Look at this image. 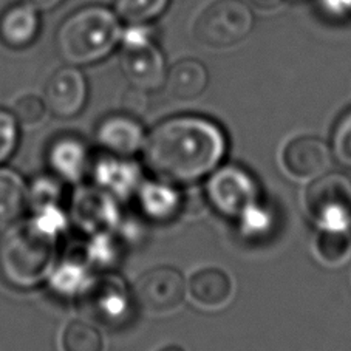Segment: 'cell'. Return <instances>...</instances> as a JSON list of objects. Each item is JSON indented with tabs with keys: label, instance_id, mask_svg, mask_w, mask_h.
<instances>
[{
	"label": "cell",
	"instance_id": "7",
	"mask_svg": "<svg viewBox=\"0 0 351 351\" xmlns=\"http://www.w3.org/2000/svg\"><path fill=\"white\" fill-rule=\"evenodd\" d=\"M258 186L245 169L225 166L215 171L206 184V199L226 217L240 219L258 202Z\"/></svg>",
	"mask_w": 351,
	"mask_h": 351
},
{
	"label": "cell",
	"instance_id": "25",
	"mask_svg": "<svg viewBox=\"0 0 351 351\" xmlns=\"http://www.w3.org/2000/svg\"><path fill=\"white\" fill-rule=\"evenodd\" d=\"M171 0H114V13L127 25H147L166 13Z\"/></svg>",
	"mask_w": 351,
	"mask_h": 351
},
{
	"label": "cell",
	"instance_id": "9",
	"mask_svg": "<svg viewBox=\"0 0 351 351\" xmlns=\"http://www.w3.org/2000/svg\"><path fill=\"white\" fill-rule=\"evenodd\" d=\"M135 299L152 316H165L180 308L186 295V282L181 272L171 266L149 269L133 287Z\"/></svg>",
	"mask_w": 351,
	"mask_h": 351
},
{
	"label": "cell",
	"instance_id": "8",
	"mask_svg": "<svg viewBox=\"0 0 351 351\" xmlns=\"http://www.w3.org/2000/svg\"><path fill=\"white\" fill-rule=\"evenodd\" d=\"M66 210L71 225L86 235L114 231L121 223L118 199L96 184L77 186L71 193Z\"/></svg>",
	"mask_w": 351,
	"mask_h": 351
},
{
	"label": "cell",
	"instance_id": "21",
	"mask_svg": "<svg viewBox=\"0 0 351 351\" xmlns=\"http://www.w3.org/2000/svg\"><path fill=\"white\" fill-rule=\"evenodd\" d=\"M28 209V183L19 172L0 166V225H10Z\"/></svg>",
	"mask_w": 351,
	"mask_h": 351
},
{
	"label": "cell",
	"instance_id": "10",
	"mask_svg": "<svg viewBox=\"0 0 351 351\" xmlns=\"http://www.w3.org/2000/svg\"><path fill=\"white\" fill-rule=\"evenodd\" d=\"M81 300L93 317L110 326L124 324L132 306V295L125 282L112 271L95 276Z\"/></svg>",
	"mask_w": 351,
	"mask_h": 351
},
{
	"label": "cell",
	"instance_id": "32",
	"mask_svg": "<svg viewBox=\"0 0 351 351\" xmlns=\"http://www.w3.org/2000/svg\"><path fill=\"white\" fill-rule=\"evenodd\" d=\"M316 10L326 22L342 23L351 19V0H316Z\"/></svg>",
	"mask_w": 351,
	"mask_h": 351
},
{
	"label": "cell",
	"instance_id": "26",
	"mask_svg": "<svg viewBox=\"0 0 351 351\" xmlns=\"http://www.w3.org/2000/svg\"><path fill=\"white\" fill-rule=\"evenodd\" d=\"M351 251V231L320 229L316 239L317 256L328 265H339Z\"/></svg>",
	"mask_w": 351,
	"mask_h": 351
},
{
	"label": "cell",
	"instance_id": "29",
	"mask_svg": "<svg viewBox=\"0 0 351 351\" xmlns=\"http://www.w3.org/2000/svg\"><path fill=\"white\" fill-rule=\"evenodd\" d=\"M19 144V121L14 112L0 108V166L7 162Z\"/></svg>",
	"mask_w": 351,
	"mask_h": 351
},
{
	"label": "cell",
	"instance_id": "28",
	"mask_svg": "<svg viewBox=\"0 0 351 351\" xmlns=\"http://www.w3.org/2000/svg\"><path fill=\"white\" fill-rule=\"evenodd\" d=\"M331 156L339 165L351 169V110L342 114L331 135Z\"/></svg>",
	"mask_w": 351,
	"mask_h": 351
},
{
	"label": "cell",
	"instance_id": "19",
	"mask_svg": "<svg viewBox=\"0 0 351 351\" xmlns=\"http://www.w3.org/2000/svg\"><path fill=\"white\" fill-rule=\"evenodd\" d=\"M189 294L192 300L202 308L217 310L229 304L232 299L234 285L231 277L219 268H204L197 271L189 280Z\"/></svg>",
	"mask_w": 351,
	"mask_h": 351
},
{
	"label": "cell",
	"instance_id": "5",
	"mask_svg": "<svg viewBox=\"0 0 351 351\" xmlns=\"http://www.w3.org/2000/svg\"><path fill=\"white\" fill-rule=\"evenodd\" d=\"M254 27V14L243 0H217L206 8L193 25V36L209 48H229L247 38Z\"/></svg>",
	"mask_w": 351,
	"mask_h": 351
},
{
	"label": "cell",
	"instance_id": "3",
	"mask_svg": "<svg viewBox=\"0 0 351 351\" xmlns=\"http://www.w3.org/2000/svg\"><path fill=\"white\" fill-rule=\"evenodd\" d=\"M56 260L58 243L40 237L27 223L11 229L0 243V276L17 289L45 283Z\"/></svg>",
	"mask_w": 351,
	"mask_h": 351
},
{
	"label": "cell",
	"instance_id": "17",
	"mask_svg": "<svg viewBox=\"0 0 351 351\" xmlns=\"http://www.w3.org/2000/svg\"><path fill=\"white\" fill-rule=\"evenodd\" d=\"M40 28L39 10L23 0L0 16V39L11 48H25L38 38Z\"/></svg>",
	"mask_w": 351,
	"mask_h": 351
},
{
	"label": "cell",
	"instance_id": "11",
	"mask_svg": "<svg viewBox=\"0 0 351 351\" xmlns=\"http://www.w3.org/2000/svg\"><path fill=\"white\" fill-rule=\"evenodd\" d=\"M87 99V80L82 71L75 65H66L54 71L45 86V106L54 117H76L84 110Z\"/></svg>",
	"mask_w": 351,
	"mask_h": 351
},
{
	"label": "cell",
	"instance_id": "35",
	"mask_svg": "<svg viewBox=\"0 0 351 351\" xmlns=\"http://www.w3.org/2000/svg\"><path fill=\"white\" fill-rule=\"evenodd\" d=\"M25 2L32 3L33 7H36L39 11H47V10H51L54 7H58V5L62 2V0H25Z\"/></svg>",
	"mask_w": 351,
	"mask_h": 351
},
{
	"label": "cell",
	"instance_id": "22",
	"mask_svg": "<svg viewBox=\"0 0 351 351\" xmlns=\"http://www.w3.org/2000/svg\"><path fill=\"white\" fill-rule=\"evenodd\" d=\"M81 256L93 271H112L121 258V243L117 234L114 231H102L87 235Z\"/></svg>",
	"mask_w": 351,
	"mask_h": 351
},
{
	"label": "cell",
	"instance_id": "24",
	"mask_svg": "<svg viewBox=\"0 0 351 351\" xmlns=\"http://www.w3.org/2000/svg\"><path fill=\"white\" fill-rule=\"evenodd\" d=\"M60 351H106L101 331L84 320H73L60 332Z\"/></svg>",
	"mask_w": 351,
	"mask_h": 351
},
{
	"label": "cell",
	"instance_id": "27",
	"mask_svg": "<svg viewBox=\"0 0 351 351\" xmlns=\"http://www.w3.org/2000/svg\"><path fill=\"white\" fill-rule=\"evenodd\" d=\"M64 181L56 175H38L28 183V209L45 204H62Z\"/></svg>",
	"mask_w": 351,
	"mask_h": 351
},
{
	"label": "cell",
	"instance_id": "18",
	"mask_svg": "<svg viewBox=\"0 0 351 351\" xmlns=\"http://www.w3.org/2000/svg\"><path fill=\"white\" fill-rule=\"evenodd\" d=\"M209 84L208 69L195 59H183L166 73V92L173 101L191 102L202 96Z\"/></svg>",
	"mask_w": 351,
	"mask_h": 351
},
{
	"label": "cell",
	"instance_id": "2",
	"mask_svg": "<svg viewBox=\"0 0 351 351\" xmlns=\"http://www.w3.org/2000/svg\"><path fill=\"white\" fill-rule=\"evenodd\" d=\"M123 38L117 13L99 5L84 7L60 23L56 34L59 56L69 65L99 62Z\"/></svg>",
	"mask_w": 351,
	"mask_h": 351
},
{
	"label": "cell",
	"instance_id": "30",
	"mask_svg": "<svg viewBox=\"0 0 351 351\" xmlns=\"http://www.w3.org/2000/svg\"><path fill=\"white\" fill-rule=\"evenodd\" d=\"M47 110L48 108L44 99H40L34 95H28L16 102L14 114L17 121H19V124L38 125L45 119Z\"/></svg>",
	"mask_w": 351,
	"mask_h": 351
},
{
	"label": "cell",
	"instance_id": "31",
	"mask_svg": "<svg viewBox=\"0 0 351 351\" xmlns=\"http://www.w3.org/2000/svg\"><path fill=\"white\" fill-rule=\"evenodd\" d=\"M239 220L241 221L243 232L252 235V237H256V235H263L272 225L271 214L260 203L247 209Z\"/></svg>",
	"mask_w": 351,
	"mask_h": 351
},
{
	"label": "cell",
	"instance_id": "6",
	"mask_svg": "<svg viewBox=\"0 0 351 351\" xmlns=\"http://www.w3.org/2000/svg\"><path fill=\"white\" fill-rule=\"evenodd\" d=\"M305 206L320 229L351 231V180L337 172L316 178L308 186Z\"/></svg>",
	"mask_w": 351,
	"mask_h": 351
},
{
	"label": "cell",
	"instance_id": "34",
	"mask_svg": "<svg viewBox=\"0 0 351 351\" xmlns=\"http://www.w3.org/2000/svg\"><path fill=\"white\" fill-rule=\"evenodd\" d=\"M285 2V0H247V5L258 11H274L280 5Z\"/></svg>",
	"mask_w": 351,
	"mask_h": 351
},
{
	"label": "cell",
	"instance_id": "23",
	"mask_svg": "<svg viewBox=\"0 0 351 351\" xmlns=\"http://www.w3.org/2000/svg\"><path fill=\"white\" fill-rule=\"evenodd\" d=\"M27 225L33 229L36 234L50 241L58 243L60 237H64L71 225L69 210L62 204H45L40 208L29 210Z\"/></svg>",
	"mask_w": 351,
	"mask_h": 351
},
{
	"label": "cell",
	"instance_id": "15",
	"mask_svg": "<svg viewBox=\"0 0 351 351\" xmlns=\"http://www.w3.org/2000/svg\"><path fill=\"white\" fill-rule=\"evenodd\" d=\"M331 149L322 139L299 136L289 141L282 152V165L294 178H316L328 169Z\"/></svg>",
	"mask_w": 351,
	"mask_h": 351
},
{
	"label": "cell",
	"instance_id": "36",
	"mask_svg": "<svg viewBox=\"0 0 351 351\" xmlns=\"http://www.w3.org/2000/svg\"><path fill=\"white\" fill-rule=\"evenodd\" d=\"M161 351H183V350L178 348V347H167V348H162Z\"/></svg>",
	"mask_w": 351,
	"mask_h": 351
},
{
	"label": "cell",
	"instance_id": "33",
	"mask_svg": "<svg viewBox=\"0 0 351 351\" xmlns=\"http://www.w3.org/2000/svg\"><path fill=\"white\" fill-rule=\"evenodd\" d=\"M147 106L149 98L146 90L132 87L123 98V110L124 113L132 114V117H143L147 112Z\"/></svg>",
	"mask_w": 351,
	"mask_h": 351
},
{
	"label": "cell",
	"instance_id": "13",
	"mask_svg": "<svg viewBox=\"0 0 351 351\" xmlns=\"http://www.w3.org/2000/svg\"><path fill=\"white\" fill-rule=\"evenodd\" d=\"M47 162L51 173L64 183L81 184L90 175L92 169V154L88 144L81 136L60 135L54 138L47 150Z\"/></svg>",
	"mask_w": 351,
	"mask_h": 351
},
{
	"label": "cell",
	"instance_id": "1",
	"mask_svg": "<svg viewBox=\"0 0 351 351\" xmlns=\"http://www.w3.org/2000/svg\"><path fill=\"white\" fill-rule=\"evenodd\" d=\"M228 149L221 127L208 118L183 114L156 124L143 147L144 165L156 180L192 184L213 173Z\"/></svg>",
	"mask_w": 351,
	"mask_h": 351
},
{
	"label": "cell",
	"instance_id": "12",
	"mask_svg": "<svg viewBox=\"0 0 351 351\" xmlns=\"http://www.w3.org/2000/svg\"><path fill=\"white\" fill-rule=\"evenodd\" d=\"M146 130L136 117L129 113H112L102 118L95 130L96 144L102 152L133 158L146 143Z\"/></svg>",
	"mask_w": 351,
	"mask_h": 351
},
{
	"label": "cell",
	"instance_id": "4",
	"mask_svg": "<svg viewBox=\"0 0 351 351\" xmlns=\"http://www.w3.org/2000/svg\"><path fill=\"white\" fill-rule=\"evenodd\" d=\"M121 42L119 65L132 87L146 92L161 87L167 73L166 59L154 40L152 29L146 25H129Z\"/></svg>",
	"mask_w": 351,
	"mask_h": 351
},
{
	"label": "cell",
	"instance_id": "14",
	"mask_svg": "<svg viewBox=\"0 0 351 351\" xmlns=\"http://www.w3.org/2000/svg\"><path fill=\"white\" fill-rule=\"evenodd\" d=\"M90 175L93 184L117 199H127L141 186V169L132 158L102 154L93 160Z\"/></svg>",
	"mask_w": 351,
	"mask_h": 351
},
{
	"label": "cell",
	"instance_id": "16",
	"mask_svg": "<svg viewBox=\"0 0 351 351\" xmlns=\"http://www.w3.org/2000/svg\"><path fill=\"white\" fill-rule=\"evenodd\" d=\"M93 277L92 266L84 260L81 254L80 256L75 254L62 258L58 257L45 283L58 298L82 299Z\"/></svg>",
	"mask_w": 351,
	"mask_h": 351
},
{
	"label": "cell",
	"instance_id": "20",
	"mask_svg": "<svg viewBox=\"0 0 351 351\" xmlns=\"http://www.w3.org/2000/svg\"><path fill=\"white\" fill-rule=\"evenodd\" d=\"M136 193L141 210L152 220L166 221L183 209V195L166 181H146L138 187Z\"/></svg>",
	"mask_w": 351,
	"mask_h": 351
}]
</instances>
